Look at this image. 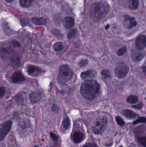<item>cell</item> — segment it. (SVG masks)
I'll use <instances>...</instances> for the list:
<instances>
[{
	"label": "cell",
	"mask_w": 146,
	"mask_h": 147,
	"mask_svg": "<svg viewBox=\"0 0 146 147\" xmlns=\"http://www.w3.org/2000/svg\"><path fill=\"white\" fill-rule=\"evenodd\" d=\"M11 80L14 83H19L24 81L25 77L21 72H16L12 76Z\"/></svg>",
	"instance_id": "cell-10"
},
{
	"label": "cell",
	"mask_w": 146,
	"mask_h": 147,
	"mask_svg": "<svg viewBox=\"0 0 146 147\" xmlns=\"http://www.w3.org/2000/svg\"><path fill=\"white\" fill-rule=\"evenodd\" d=\"M130 147H136V146H135V145L134 144H132Z\"/></svg>",
	"instance_id": "cell-40"
},
{
	"label": "cell",
	"mask_w": 146,
	"mask_h": 147,
	"mask_svg": "<svg viewBox=\"0 0 146 147\" xmlns=\"http://www.w3.org/2000/svg\"><path fill=\"white\" fill-rule=\"evenodd\" d=\"M33 0H20L19 3L22 7L28 8L32 5Z\"/></svg>",
	"instance_id": "cell-20"
},
{
	"label": "cell",
	"mask_w": 146,
	"mask_h": 147,
	"mask_svg": "<svg viewBox=\"0 0 146 147\" xmlns=\"http://www.w3.org/2000/svg\"><path fill=\"white\" fill-rule=\"evenodd\" d=\"M15 99L18 103L19 104H22L24 103V99L22 95L20 94L17 95L15 97Z\"/></svg>",
	"instance_id": "cell-28"
},
{
	"label": "cell",
	"mask_w": 146,
	"mask_h": 147,
	"mask_svg": "<svg viewBox=\"0 0 146 147\" xmlns=\"http://www.w3.org/2000/svg\"><path fill=\"white\" fill-rule=\"evenodd\" d=\"M65 44L61 42H57L55 43L53 46V48L55 51L59 52L64 49Z\"/></svg>",
	"instance_id": "cell-19"
},
{
	"label": "cell",
	"mask_w": 146,
	"mask_h": 147,
	"mask_svg": "<svg viewBox=\"0 0 146 147\" xmlns=\"http://www.w3.org/2000/svg\"><path fill=\"white\" fill-rule=\"evenodd\" d=\"M42 94L39 92H34L30 95V99L32 103H36L42 99Z\"/></svg>",
	"instance_id": "cell-13"
},
{
	"label": "cell",
	"mask_w": 146,
	"mask_h": 147,
	"mask_svg": "<svg viewBox=\"0 0 146 147\" xmlns=\"http://www.w3.org/2000/svg\"><path fill=\"white\" fill-rule=\"evenodd\" d=\"M52 110L54 112H58V111H59V107L56 105H53L52 107Z\"/></svg>",
	"instance_id": "cell-36"
},
{
	"label": "cell",
	"mask_w": 146,
	"mask_h": 147,
	"mask_svg": "<svg viewBox=\"0 0 146 147\" xmlns=\"http://www.w3.org/2000/svg\"><path fill=\"white\" fill-rule=\"evenodd\" d=\"M143 70V72H144V73H146V66H143V67L142 68Z\"/></svg>",
	"instance_id": "cell-38"
},
{
	"label": "cell",
	"mask_w": 146,
	"mask_h": 147,
	"mask_svg": "<svg viewBox=\"0 0 146 147\" xmlns=\"http://www.w3.org/2000/svg\"><path fill=\"white\" fill-rule=\"evenodd\" d=\"M143 106V104L142 103H141L136 105H133L132 107L135 109H141L142 108Z\"/></svg>",
	"instance_id": "cell-34"
},
{
	"label": "cell",
	"mask_w": 146,
	"mask_h": 147,
	"mask_svg": "<svg viewBox=\"0 0 146 147\" xmlns=\"http://www.w3.org/2000/svg\"><path fill=\"white\" fill-rule=\"evenodd\" d=\"M27 72L29 75L34 76V73H37V75H38V74L42 72V70L38 67L34 66H30L28 67Z\"/></svg>",
	"instance_id": "cell-15"
},
{
	"label": "cell",
	"mask_w": 146,
	"mask_h": 147,
	"mask_svg": "<svg viewBox=\"0 0 146 147\" xmlns=\"http://www.w3.org/2000/svg\"><path fill=\"white\" fill-rule=\"evenodd\" d=\"M129 72V68L128 66L123 62H120L116 66L115 73L118 78H123L127 75Z\"/></svg>",
	"instance_id": "cell-5"
},
{
	"label": "cell",
	"mask_w": 146,
	"mask_h": 147,
	"mask_svg": "<svg viewBox=\"0 0 146 147\" xmlns=\"http://www.w3.org/2000/svg\"><path fill=\"white\" fill-rule=\"evenodd\" d=\"M137 142L144 147H146V138L137 137Z\"/></svg>",
	"instance_id": "cell-26"
},
{
	"label": "cell",
	"mask_w": 146,
	"mask_h": 147,
	"mask_svg": "<svg viewBox=\"0 0 146 147\" xmlns=\"http://www.w3.org/2000/svg\"><path fill=\"white\" fill-rule=\"evenodd\" d=\"M145 51L144 50H133L131 54V58L135 62L140 61L145 56Z\"/></svg>",
	"instance_id": "cell-8"
},
{
	"label": "cell",
	"mask_w": 146,
	"mask_h": 147,
	"mask_svg": "<svg viewBox=\"0 0 146 147\" xmlns=\"http://www.w3.org/2000/svg\"><path fill=\"white\" fill-rule=\"evenodd\" d=\"M97 75V73L96 71L93 70H88L82 73L81 75V77L83 80L96 77Z\"/></svg>",
	"instance_id": "cell-11"
},
{
	"label": "cell",
	"mask_w": 146,
	"mask_h": 147,
	"mask_svg": "<svg viewBox=\"0 0 146 147\" xmlns=\"http://www.w3.org/2000/svg\"><path fill=\"white\" fill-rule=\"evenodd\" d=\"M146 119L145 117H141L136 120L133 122V125H136L140 123H144L146 122Z\"/></svg>",
	"instance_id": "cell-29"
},
{
	"label": "cell",
	"mask_w": 146,
	"mask_h": 147,
	"mask_svg": "<svg viewBox=\"0 0 146 147\" xmlns=\"http://www.w3.org/2000/svg\"><path fill=\"white\" fill-rule=\"evenodd\" d=\"M109 10V5L105 1L94 3L90 12L91 19L94 22H99L107 15Z\"/></svg>",
	"instance_id": "cell-2"
},
{
	"label": "cell",
	"mask_w": 146,
	"mask_h": 147,
	"mask_svg": "<svg viewBox=\"0 0 146 147\" xmlns=\"http://www.w3.org/2000/svg\"><path fill=\"white\" fill-rule=\"evenodd\" d=\"M73 72L72 68L67 65L61 66L59 69L57 80L58 83L65 84L70 81L73 77Z\"/></svg>",
	"instance_id": "cell-3"
},
{
	"label": "cell",
	"mask_w": 146,
	"mask_h": 147,
	"mask_svg": "<svg viewBox=\"0 0 146 147\" xmlns=\"http://www.w3.org/2000/svg\"><path fill=\"white\" fill-rule=\"evenodd\" d=\"M62 126L66 130H68L70 129V121L69 118H66L63 121L62 123Z\"/></svg>",
	"instance_id": "cell-22"
},
{
	"label": "cell",
	"mask_w": 146,
	"mask_h": 147,
	"mask_svg": "<svg viewBox=\"0 0 146 147\" xmlns=\"http://www.w3.org/2000/svg\"><path fill=\"white\" fill-rule=\"evenodd\" d=\"M21 22L22 24L25 26V24H28V19H22Z\"/></svg>",
	"instance_id": "cell-37"
},
{
	"label": "cell",
	"mask_w": 146,
	"mask_h": 147,
	"mask_svg": "<svg viewBox=\"0 0 146 147\" xmlns=\"http://www.w3.org/2000/svg\"><path fill=\"white\" fill-rule=\"evenodd\" d=\"M63 24L64 26L67 29L73 27L75 24L74 19L71 17H66L63 19Z\"/></svg>",
	"instance_id": "cell-12"
},
{
	"label": "cell",
	"mask_w": 146,
	"mask_h": 147,
	"mask_svg": "<svg viewBox=\"0 0 146 147\" xmlns=\"http://www.w3.org/2000/svg\"><path fill=\"white\" fill-rule=\"evenodd\" d=\"M11 44L13 46L15 47H20L21 46L20 43L16 40H13L11 42Z\"/></svg>",
	"instance_id": "cell-33"
},
{
	"label": "cell",
	"mask_w": 146,
	"mask_h": 147,
	"mask_svg": "<svg viewBox=\"0 0 146 147\" xmlns=\"http://www.w3.org/2000/svg\"><path fill=\"white\" fill-rule=\"evenodd\" d=\"M5 1L7 2L10 3H12V1H13V0H5Z\"/></svg>",
	"instance_id": "cell-39"
},
{
	"label": "cell",
	"mask_w": 146,
	"mask_h": 147,
	"mask_svg": "<svg viewBox=\"0 0 146 147\" xmlns=\"http://www.w3.org/2000/svg\"><path fill=\"white\" fill-rule=\"evenodd\" d=\"M77 32L76 29H72L70 30V32L68 33V38L69 39H71L75 38L76 36Z\"/></svg>",
	"instance_id": "cell-23"
},
{
	"label": "cell",
	"mask_w": 146,
	"mask_h": 147,
	"mask_svg": "<svg viewBox=\"0 0 146 147\" xmlns=\"http://www.w3.org/2000/svg\"><path fill=\"white\" fill-rule=\"evenodd\" d=\"M109 25L108 24V25H107V26H106V27H105V29H108V28H109Z\"/></svg>",
	"instance_id": "cell-41"
},
{
	"label": "cell",
	"mask_w": 146,
	"mask_h": 147,
	"mask_svg": "<svg viewBox=\"0 0 146 147\" xmlns=\"http://www.w3.org/2000/svg\"><path fill=\"white\" fill-rule=\"evenodd\" d=\"M125 26L129 29H131L137 25V22L135 18L129 16H125L124 20Z\"/></svg>",
	"instance_id": "cell-9"
},
{
	"label": "cell",
	"mask_w": 146,
	"mask_h": 147,
	"mask_svg": "<svg viewBox=\"0 0 146 147\" xmlns=\"http://www.w3.org/2000/svg\"><path fill=\"white\" fill-rule=\"evenodd\" d=\"M116 121V122L118 123V124L120 126H124L125 125L124 121L123 120L122 118H121L120 117L117 116L115 118Z\"/></svg>",
	"instance_id": "cell-27"
},
{
	"label": "cell",
	"mask_w": 146,
	"mask_h": 147,
	"mask_svg": "<svg viewBox=\"0 0 146 147\" xmlns=\"http://www.w3.org/2000/svg\"><path fill=\"white\" fill-rule=\"evenodd\" d=\"M72 138L74 142L79 143L83 140L84 135L82 132L76 131L73 133Z\"/></svg>",
	"instance_id": "cell-14"
},
{
	"label": "cell",
	"mask_w": 146,
	"mask_h": 147,
	"mask_svg": "<svg viewBox=\"0 0 146 147\" xmlns=\"http://www.w3.org/2000/svg\"><path fill=\"white\" fill-rule=\"evenodd\" d=\"M12 122L11 121L5 122L0 128V141H2L7 135L11 128Z\"/></svg>",
	"instance_id": "cell-6"
},
{
	"label": "cell",
	"mask_w": 146,
	"mask_h": 147,
	"mask_svg": "<svg viewBox=\"0 0 146 147\" xmlns=\"http://www.w3.org/2000/svg\"><path fill=\"white\" fill-rule=\"evenodd\" d=\"M100 85L94 80H87L84 82L80 88L81 94L86 99H94L100 90Z\"/></svg>",
	"instance_id": "cell-1"
},
{
	"label": "cell",
	"mask_w": 146,
	"mask_h": 147,
	"mask_svg": "<svg viewBox=\"0 0 146 147\" xmlns=\"http://www.w3.org/2000/svg\"><path fill=\"white\" fill-rule=\"evenodd\" d=\"M5 92L6 89L5 87H0V98L5 95Z\"/></svg>",
	"instance_id": "cell-32"
},
{
	"label": "cell",
	"mask_w": 146,
	"mask_h": 147,
	"mask_svg": "<svg viewBox=\"0 0 146 147\" xmlns=\"http://www.w3.org/2000/svg\"><path fill=\"white\" fill-rule=\"evenodd\" d=\"M102 77L104 78H110V75L109 71L108 70H103L101 72Z\"/></svg>",
	"instance_id": "cell-24"
},
{
	"label": "cell",
	"mask_w": 146,
	"mask_h": 147,
	"mask_svg": "<svg viewBox=\"0 0 146 147\" xmlns=\"http://www.w3.org/2000/svg\"><path fill=\"white\" fill-rule=\"evenodd\" d=\"M108 119L105 116L99 117L95 120L93 126V132L96 134H99L103 133L106 129Z\"/></svg>",
	"instance_id": "cell-4"
},
{
	"label": "cell",
	"mask_w": 146,
	"mask_h": 147,
	"mask_svg": "<svg viewBox=\"0 0 146 147\" xmlns=\"http://www.w3.org/2000/svg\"><path fill=\"white\" fill-rule=\"evenodd\" d=\"M122 147V146H120V147Z\"/></svg>",
	"instance_id": "cell-42"
},
{
	"label": "cell",
	"mask_w": 146,
	"mask_h": 147,
	"mask_svg": "<svg viewBox=\"0 0 146 147\" xmlns=\"http://www.w3.org/2000/svg\"><path fill=\"white\" fill-rule=\"evenodd\" d=\"M50 134L51 137V138H52L53 141H57V139H58V138H57V136L55 133L51 132Z\"/></svg>",
	"instance_id": "cell-35"
},
{
	"label": "cell",
	"mask_w": 146,
	"mask_h": 147,
	"mask_svg": "<svg viewBox=\"0 0 146 147\" xmlns=\"http://www.w3.org/2000/svg\"><path fill=\"white\" fill-rule=\"evenodd\" d=\"M128 6L129 8L132 10L137 9L139 5V0H128Z\"/></svg>",
	"instance_id": "cell-18"
},
{
	"label": "cell",
	"mask_w": 146,
	"mask_h": 147,
	"mask_svg": "<svg viewBox=\"0 0 146 147\" xmlns=\"http://www.w3.org/2000/svg\"><path fill=\"white\" fill-rule=\"evenodd\" d=\"M126 52V47L124 46L119 49L117 51V54L118 56H122L124 55Z\"/></svg>",
	"instance_id": "cell-25"
},
{
	"label": "cell",
	"mask_w": 146,
	"mask_h": 147,
	"mask_svg": "<svg viewBox=\"0 0 146 147\" xmlns=\"http://www.w3.org/2000/svg\"><path fill=\"white\" fill-rule=\"evenodd\" d=\"M138 101V98L137 96L135 95H131L128 96L126 99V102L129 103L133 104L135 103Z\"/></svg>",
	"instance_id": "cell-21"
},
{
	"label": "cell",
	"mask_w": 146,
	"mask_h": 147,
	"mask_svg": "<svg viewBox=\"0 0 146 147\" xmlns=\"http://www.w3.org/2000/svg\"><path fill=\"white\" fill-rule=\"evenodd\" d=\"M87 64H88V61L87 60H82L79 62V66L81 68L86 66Z\"/></svg>",
	"instance_id": "cell-30"
},
{
	"label": "cell",
	"mask_w": 146,
	"mask_h": 147,
	"mask_svg": "<svg viewBox=\"0 0 146 147\" xmlns=\"http://www.w3.org/2000/svg\"><path fill=\"white\" fill-rule=\"evenodd\" d=\"M146 46V38L144 35L138 36L135 41V46L137 50H143Z\"/></svg>",
	"instance_id": "cell-7"
},
{
	"label": "cell",
	"mask_w": 146,
	"mask_h": 147,
	"mask_svg": "<svg viewBox=\"0 0 146 147\" xmlns=\"http://www.w3.org/2000/svg\"><path fill=\"white\" fill-rule=\"evenodd\" d=\"M83 147H99L94 143L89 142L84 144Z\"/></svg>",
	"instance_id": "cell-31"
},
{
	"label": "cell",
	"mask_w": 146,
	"mask_h": 147,
	"mask_svg": "<svg viewBox=\"0 0 146 147\" xmlns=\"http://www.w3.org/2000/svg\"><path fill=\"white\" fill-rule=\"evenodd\" d=\"M122 114L125 117L129 119H135L137 116L136 113L130 110H124L122 111Z\"/></svg>",
	"instance_id": "cell-17"
},
{
	"label": "cell",
	"mask_w": 146,
	"mask_h": 147,
	"mask_svg": "<svg viewBox=\"0 0 146 147\" xmlns=\"http://www.w3.org/2000/svg\"><path fill=\"white\" fill-rule=\"evenodd\" d=\"M32 22L37 26H43L47 23V19L45 18L33 17L31 19Z\"/></svg>",
	"instance_id": "cell-16"
}]
</instances>
